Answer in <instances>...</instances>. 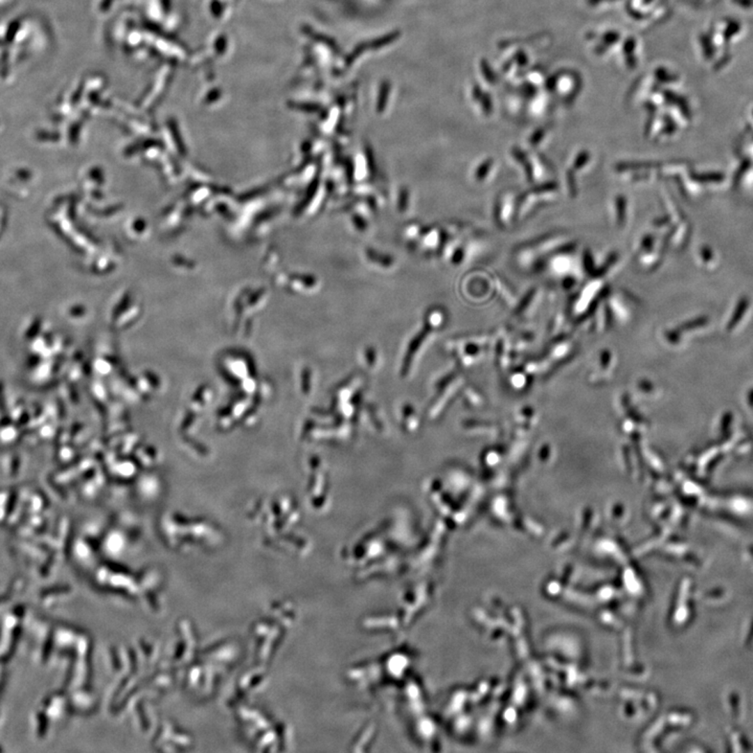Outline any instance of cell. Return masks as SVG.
Returning a JSON list of instances; mask_svg holds the SVG:
<instances>
[{"instance_id": "3", "label": "cell", "mask_w": 753, "mask_h": 753, "mask_svg": "<svg viewBox=\"0 0 753 753\" xmlns=\"http://www.w3.org/2000/svg\"><path fill=\"white\" fill-rule=\"evenodd\" d=\"M368 49V42L361 43V45H359L358 47H356V49L352 51V53L350 54V55L348 56V58H346V65H350L359 56L362 55V54Z\"/></svg>"}, {"instance_id": "4", "label": "cell", "mask_w": 753, "mask_h": 753, "mask_svg": "<svg viewBox=\"0 0 753 753\" xmlns=\"http://www.w3.org/2000/svg\"><path fill=\"white\" fill-rule=\"evenodd\" d=\"M306 33H308L309 36H310L311 38L314 39V40H317L318 42L325 43L327 47H331L332 49H335V52L339 51L336 43L334 42L333 40H331V39L327 38V37L316 34V33L312 32V30H308L306 31Z\"/></svg>"}, {"instance_id": "2", "label": "cell", "mask_w": 753, "mask_h": 753, "mask_svg": "<svg viewBox=\"0 0 753 753\" xmlns=\"http://www.w3.org/2000/svg\"><path fill=\"white\" fill-rule=\"evenodd\" d=\"M389 91H391V84L387 81L383 82L380 86V91H379L378 97V109L383 110L385 106L387 105V99H389Z\"/></svg>"}, {"instance_id": "1", "label": "cell", "mask_w": 753, "mask_h": 753, "mask_svg": "<svg viewBox=\"0 0 753 753\" xmlns=\"http://www.w3.org/2000/svg\"><path fill=\"white\" fill-rule=\"evenodd\" d=\"M400 34L398 32L391 33V34L387 35V36L380 37L379 39L368 42L369 49H378L381 47H387V45H391L394 41L397 40L399 38Z\"/></svg>"}]
</instances>
